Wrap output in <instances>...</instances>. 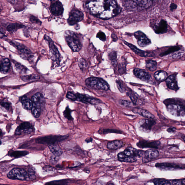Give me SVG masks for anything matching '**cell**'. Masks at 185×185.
<instances>
[{
    "label": "cell",
    "mask_w": 185,
    "mask_h": 185,
    "mask_svg": "<svg viewBox=\"0 0 185 185\" xmlns=\"http://www.w3.org/2000/svg\"><path fill=\"white\" fill-rule=\"evenodd\" d=\"M154 185H171L170 181L163 178L155 179L153 180Z\"/></svg>",
    "instance_id": "d590c367"
},
{
    "label": "cell",
    "mask_w": 185,
    "mask_h": 185,
    "mask_svg": "<svg viewBox=\"0 0 185 185\" xmlns=\"http://www.w3.org/2000/svg\"><path fill=\"white\" fill-rule=\"evenodd\" d=\"M68 183V180H61L48 182L45 185H66Z\"/></svg>",
    "instance_id": "f35d334b"
},
{
    "label": "cell",
    "mask_w": 185,
    "mask_h": 185,
    "mask_svg": "<svg viewBox=\"0 0 185 185\" xmlns=\"http://www.w3.org/2000/svg\"><path fill=\"white\" fill-rule=\"evenodd\" d=\"M66 97L68 99L75 101H77V96L76 94L73 93L72 92H67Z\"/></svg>",
    "instance_id": "bcb514c9"
},
{
    "label": "cell",
    "mask_w": 185,
    "mask_h": 185,
    "mask_svg": "<svg viewBox=\"0 0 185 185\" xmlns=\"http://www.w3.org/2000/svg\"><path fill=\"white\" fill-rule=\"evenodd\" d=\"M146 67L147 68L151 71H155L157 68V63L155 61L153 60H148L146 62Z\"/></svg>",
    "instance_id": "8d00e7d4"
},
{
    "label": "cell",
    "mask_w": 185,
    "mask_h": 185,
    "mask_svg": "<svg viewBox=\"0 0 185 185\" xmlns=\"http://www.w3.org/2000/svg\"><path fill=\"white\" fill-rule=\"evenodd\" d=\"M128 95L130 97L132 102L134 104H136L138 101V96H137V94L134 93V92L129 91L127 93Z\"/></svg>",
    "instance_id": "b9f144b4"
},
{
    "label": "cell",
    "mask_w": 185,
    "mask_h": 185,
    "mask_svg": "<svg viewBox=\"0 0 185 185\" xmlns=\"http://www.w3.org/2000/svg\"><path fill=\"white\" fill-rule=\"evenodd\" d=\"M30 20L31 22L35 24H39L41 23V22L39 20L35 17L33 16H31L30 17Z\"/></svg>",
    "instance_id": "db71d44e"
},
{
    "label": "cell",
    "mask_w": 185,
    "mask_h": 185,
    "mask_svg": "<svg viewBox=\"0 0 185 185\" xmlns=\"http://www.w3.org/2000/svg\"><path fill=\"white\" fill-rule=\"evenodd\" d=\"M28 172L29 175L32 176H35V171L32 168H29L28 170Z\"/></svg>",
    "instance_id": "11a10c76"
},
{
    "label": "cell",
    "mask_w": 185,
    "mask_h": 185,
    "mask_svg": "<svg viewBox=\"0 0 185 185\" xmlns=\"http://www.w3.org/2000/svg\"><path fill=\"white\" fill-rule=\"evenodd\" d=\"M2 134V131L0 129V135H1V134Z\"/></svg>",
    "instance_id": "be15d7a7"
},
{
    "label": "cell",
    "mask_w": 185,
    "mask_h": 185,
    "mask_svg": "<svg viewBox=\"0 0 185 185\" xmlns=\"http://www.w3.org/2000/svg\"><path fill=\"white\" fill-rule=\"evenodd\" d=\"M10 66V60L8 58H5L2 61L0 64V72L3 74H7Z\"/></svg>",
    "instance_id": "d4e9b609"
},
{
    "label": "cell",
    "mask_w": 185,
    "mask_h": 185,
    "mask_svg": "<svg viewBox=\"0 0 185 185\" xmlns=\"http://www.w3.org/2000/svg\"><path fill=\"white\" fill-rule=\"evenodd\" d=\"M184 52L182 51H180V52H176V53L174 54V55H172V57L173 58H181L183 56V55H184Z\"/></svg>",
    "instance_id": "f5cc1de1"
},
{
    "label": "cell",
    "mask_w": 185,
    "mask_h": 185,
    "mask_svg": "<svg viewBox=\"0 0 185 185\" xmlns=\"http://www.w3.org/2000/svg\"><path fill=\"white\" fill-rule=\"evenodd\" d=\"M117 158L120 161L128 163H134L137 161V159L126 155L123 152H120L117 155Z\"/></svg>",
    "instance_id": "cb8c5ba5"
},
{
    "label": "cell",
    "mask_w": 185,
    "mask_h": 185,
    "mask_svg": "<svg viewBox=\"0 0 185 185\" xmlns=\"http://www.w3.org/2000/svg\"><path fill=\"white\" fill-rule=\"evenodd\" d=\"M171 185H185V179H174L170 181Z\"/></svg>",
    "instance_id": "7bdbcfd3"
},
{
    "label": "cell",
    "mask_w": 185,
    "mask_h": 185,
    "mask_svg": "<svg viewBox=\"0 0 185 185\" xmlns=\"http://www.w3.org/2000/svg\"><path fill=\"white\" fill-rule=\"evenodd\" d=\"M24 26L23 24L17 23H12L8 25L7 27V30L9 32L14 33L16 32L18 29L24 28Z\"/></svg>",
    "instance_id": "1f68e13d"
},
{
    "label": "cell",
    "mask_w": 185,
    "mask_h": 185,
    "mask_svg": "<svg viewBox=\"0 0 185 185\" xmlns=\"http://www.w3.org/2000/svg\"><path fill=\"white\" fill-rule=\"evenodd\" d=\"M43 169L45 171L48 172H54L56 171V169H55L53 167L50 166H45L43 168Z\"/></svg>",
    "instance_id": "816d5d0a"
},
{
    "label": "cell",
    "mask_w": 185,
    "mask_h": 185,
    "mask_svg": "<svg viewBox=\"0 0 185 185\" xmlns=\"http://www.w3.org/2000/svg\"><path fill=\"white\" fill-rule=\"evenodd\" d=\"M133 111L134 113L141 115L146 118L151 119L154 118V116L152 113L145 109L140 108H134Z\"/></svg>",
    "instance_id": "603a6c76"
},
{
    "label": "cell",
    "mask_w": 185,
    "mask_h": 185,
    "mask_svg": "<svg viewBox=\"0 0 185 185\" xmlns=\"http://www.w3.org/2000/svg\"><path fill=\"white\" fill-rule=\"evenodd\" d=\"M177 6L176 4L174 3H171V5L170 6V10L172 11H174L175 10L176 8H177Z\"/></svg>",
    "instance_id": "9f6ffc18"
},
{
    "label": "cell",
    "mask_w": 185,
    "mask_h": 185,
    "mask_svg": "<svg viewBox=\"0 0 185 185\" xmlns=\"http://www.w3.org/2000/svg\"><path fill=\"white\" fill-rule=\"evenodd\" d=\"M167 22L165 20L162 19L158 23L154 25L153 29L155 32L158 34H163L167 32Z\"/></svg>",
    "instance_id": "d6986e66"
},
{
    "label": "cell",
    "mask_w": 185,
    "mask_h": 185,
    "mask_svg": "<svg viewBox=\"0 0 185 185\" xmlns=\"http://www.w3.org/2000/svg\"><path fill=\"white\" fill-rule=\"evenodd\" d=\"M86 6L92 14L103 19L113 17L121 10L117 2L113 0L90 1Z\"/></svg>",
    "instance_id": "6da1fadb"
},
{
    "label": "cell",
    "mask_w": 185,
    "mask_h": 185,
    "mask_svg": "<svg viewBox=\"0 0 185 185\" xmlns=\"http://www.w3.org/2000/svg\"><path fill=\"white\" fill-rule=\"evenodd\" d=\"M97 37L102 41H105L106 40L105 35V34L104 33L102 32V31H100V32H99L97 33Z\"/></svg>",
    "instance_id": "681fc988"
},
{
    "label": "cell",
    "mask_w": 185,
    "mask_h": 185,
    "mask_svg": "<svg viewBox=\"0 0 185 185\" xmlns=\"http://www.w3.org/2000/svg\"><path fill=\"white\" fill-rule=\"evenodd\" d=\"M45 39H47V41L49 42V47L50 49L51 50V51L54 55V56L58 60H59L60 58V54L59 52L58 51L56 46L55 45L53 41L51 40V39H50L48 37H45Z\"/></svg>",
    "instance_id": "4316f807"
},
{
    "label": "cell",
    "mask_w": 185,
    "mask_h": 185,
    "mask_svg": "<svg viewBox=\"0 0 185 185\" xmlns=\"http://www.w3.org/2000/svg\"><path fill=\"white\" fill-rule=\"evenodd\" d=\"M123 142L121 141L115 140L109 142L107 144V147L111 150H116L121 148L123 146Z\"/></svg>",
    "instance_id": "83f0119b"
},
{
    "label": "cell",
    "mask_w": 185,
    "mask_h": 185,
    "mask_svg": "<svg viewBox=\"0 0 185 185\" xmlns=\"http://www.w3.org/2000/svg\"><path fill=\"white\" fill-rule=\"evenodd\" d=\"M79 66L81 69H84L87 68L88 65L85 61L83 59H81L79 60Z\"/></svg>",
    "instance_id": "c3c4849f"
},
{
    "label": "cell",
    "mask_w": 185,
    "mask_h": 185,
    "mask_svg": "<svg viewBox=\"0 0 185 185\" xmlns=\"http://www.w3.org/2000/svg\"><path fill=\"white\" fill-rule=\"evenodd\" d=\"M167 105V110L171 114L177 117H184L185 114L184 102L179 100H170Z\"/></svg>",
    "instance_id": "3957f363"
},
{
    "label": "cell",
    "mask_w": 185,
    "mask_h": 185,
    "mask_svg": "<svg viewBox=\"0 0 185 185\" xmlns=\"http://www.w3.org/2000/svg\"><path fill=\"white\" fill-rule=\"evenodd\" d=\"M1 141L0 140V145H1Z\"/></svg>",
    "instance_id": "03108f58"
},
{
    "label": "cell",
    "mask_w": 185,
    "mask_h": 185,
    "mask_svg": "<svg viewBox=\"0 0 185 185\" xmlns=\"http://www.w3.org/2000/svg\"><path fill=\"white\" fill-rule=\"evenodd\" d=\"M117 87H118L120 91L121 92H124L125 91L126 88L123 83H122V81L118 80L117 81Z\"/></svg>",
    "instance_id": "f6af8a7d"
},
{
    "label": "cell",
    "mask_w": 185,
    "mask_h": 185,
    "mask_svg": "<svg viewBox=\"0 0 185 185\" xmlns=\"http://www.w3.org/2000/svg\"><path fill=\"white\" fill-rule=\"evenodd\" d=\"M152 4L153 1H124V6L129 10L147 9Z\"/></svg>",
    "instance_id": "8992f818"
},
{
    "label": "cell",
    "mask_w": 185,
    "mask_h": 185,
    "mask_svg": "<svg viewBox=\"0 0 185 185\" xmlns=\"http://www.w3.org/2000/svg\"><path fill=\"white\" fill-rule=\"evenodd\" d=\"M71 109H69L68 106H67L64 111V115L65 117L69 121L72 120L73 119L72 117L71 116Z\"/></svg>",
    "instance_id": "60d3db41"
},
{
    "label": "cell",
    "mask_w": 185,
    "mask_h": 185,
    "mask_svg": "<svg viewBox=\"0 0 185 185\" xmlns=\"http://www.w3.org/2000/svg\"><path fill=\"white\" fill-rule=\"evenodd\" d=\"M112 36L113 39V40H114L115 41H116L117 39V37L116 35H113Z\"/></svg>",
    "instance_id": "94428289"
},
{
    "label": "cell",
    "mask_w": 185,
    "mask_h": 185,
    "mask_svg": "<svg viewBox=\"0 0 185 185\" xmlns=\"http://www.w3.org/2000/svg\"><path fill=\"white\" fill-rule=\"evenodd\" d=\"M21 102L22 103L23 108L26 110H30L32 108L33 103L32 101L26 96H23L21 98Z\"/></svg>",
    "instance_id": "f1b7e54d"
},
{
    "label": "cell",
    "mask_w": 185,
    "mask_h": 185,
    "mask_svg": "<svg viewBox=\"0 0 185 185\" xmlns=\"http://www.w3.org/2000/svg\"><path fill=\"white\" fill-rule=\"evenodd\" d=\"M160 143L159 142H138L137 145L140 148H150L156 149L158 148Z\"/></svg>",
    "instance_id": "484cf974"
},
{
    "label": "cell",
    "mask_w": 185,
    "mask_h": 185,
    "mask_svg": "<svg viewBox=\"0 0 185 185\" xmlns=\"http://www.w3.org/2000/svg\"><path fill=\"white\" fill-rule=\"evenodd\" d=\"M155 166L161 170H176L184 169L185 165L170 163H160L155 164Z\"/></svg>",
    "instance_id": "9c48e42d"
},
{
    "label": "cell",
    "mask_w": 185,
    "mask_h": 185,
    "mask_svg": "<svg viewBox=\"0 0 185 185\" xmlns=\"http://www.w3.org/2000/svg\"><path fill=\"white\" fill-rule=\"evenodd\" d=\"M124 43L126 45L129 46L132 51L139 56L142 57H151L154 56V54L153 52L142 51V50L138 49L135 46L132 45L131 43H128L125 41H124Z\"/></svg>",
    "instance_id": "e0dca14e"
},
{
    "label": "cell",
    "mask_w": 185,
    "mask_h": 185,
    "mask_svg": "<svg viewBox=\"0 0 185 185\" xmlns=\"http://www.w3.org/2000/svg\"><path fill=\"white\" fill-rule=\"evenodd\" d=\"M92 138H88L85 140V142L87 143L91 142L92 141Z\"/></svg>",
    "instance_id": "91938a15"
},
{
    "label": "cell",
    "mask_w": 185,
    "mask_h": 185,
    "mask_svg": "<svg viewBox=\"0 0 185 185\" xmlns=\"http://www.w3.org/2000/svg\"><path fill=\"white\" fill-rule=\"evenodd\" d=\"M154 77L157 81L162 82L166 80L168 77V74L166 72L163 71H158L155 72Z\"/></svg>",
    "instance_id": "f546056e"
},
{
    "label": "cell",
    "mask_w": 185,
    "mask_h": 185,
    "mask_svg": "<svg viewBox=\"0 0 185 185\" xmlns=\"http://www.w3.org/2000/svg\"><path fill=\"white\" fill-rule=\"evenodd\" d=\"M6 37V35L5 32L2 29L0 28V37L3 38Z\"/></svg>",
    "instance_id": "680465c9"
},
{
    "label": "cell",
    "mask_w": 185,
    "mask_h": 185,
    "mask_svg": "<svg viewBox=\"0 0 185 185\" xmlns=\"http://www.w3.org/2000/svg\"><path fill=\"white\" fill-rule=\"evenodd\" d=\"M15 68L17 70L21 72H26L27 70L26 67L20 64H17L15 65Z\"/></svg>",
    "instance_id": "ee69618b"
},
{
    "label": "cell",
    "mask_w": 185,
    "mask_h": 185,
    "mask_svg": "<svg viewBox=\"0 0 185 185\" xmlns=\"http://www.w3.org/2000/svg\"><path fill=\"white\" fill-rule=\"evenodd\" d=\"M109 60L113 66H116L117 64V56L116 52L112 51L110 52L109 55Z\"/></svg>",
    "instance_id": "ab89813d"
},
{
    "label": "cell",
    "mask_w": 185,
    "mask_h": 185,
    "mask_svg": "<svg viewBox=\"0 0 185 185\" xmlns=\"http://www.w3.org/2000/svg\"><path fill=\"white\" fill-rule=\"evenodd\" d=\"M50 10L51 13L54 15L59 16L62 15L64 9L61 3L58 1L52 3L50 7Z\"/></svg>",
    "instance_id": "ac0fdd59"
},
{
    "label": "cell",
    "mask_w": 185,
    "mask_h": 185,
    "mask_svg": "<svg viewBox=\"0 0 185 185\" xmlns=\"http://www.w3.org/2000/svg\"><path fill=\"white\" fill-rule=\"evenodd\" d=\"M7 176L10 179L21 180H32L36 178V176H30L28 172L20 168H14L7 174Z\"/></svg>",
    "instance_id": "277c9868"
},
{
    "label": "cell",
    "mask_w": 185,
    "mask_h": 185,
    "mask_svg": "<svg viewBox=\"0 0 185 185\" xmlns=\"http://www.w3.org/2000/svg\"><path fill=\"white\" fill-rule=\"evenodd\" d=\"M119 103L121 105L125 107H131L132 105V103L127 100H121L119 101Z\"/></svg>",
    "instance_id": "7dc6e473"
},
{
    "label": "cell",
    "mask_w": 185,
    "mask_h": 185,
    "mask_svg": "<svg viewBox=\"0 0 185 185\" xmlns=\"http://www.w3.org/2000/svg\"><path fill=\"white\" fill-rule=\"evenodd\" d=\"M32 103L31 113L35 118H38L41 115L42 108L45 105V104L39 102Z\"/></svg>",
    "instance_id": "7402d4cb"
},
{
    "label": "cell",
    "mask_w": 185,
    "mask_h": 185,
    "mask_svg": "<svg viewBox=\"0 0 185 185\" xmlns=\"http://www.w3.org/2000/svg\"><path fill=\"white\" fill-rule=\"evenodd\" d=\"M134 36L137 40L138 45L140 47H146L151 43L150 40L142 31H136L134 33Z\"/></svg>",
    "instance_id": "30bf717a"
},
{
    "label": "cell",
    "mask_w": 185,
    "mask_h": 185,
    "mask_svg": "<svg viewBox=\"0 0 185 185\" xmlns=\"http://www.w3.org/2000/svg\"><path fill=\"white\" fill-rule=\"evenodd\" d=\"M134 73L136 77L147 83L150 82L152 77L149 73L144 69L136 68L134 69Z\"/></svg>",
    "instance_id": "5bb4252c"
},
{
    "label": "cell",
    "mask_w": 185,
    "mask_h": 185,
    "mask_svg": "<svg viewBox=\"0 0 185 185\" xmlns=\"http://www.w3.org/2000/svg\"><path fill=\"white\" fill-rule=\"evenodd\" d=\"M50 151L55 156L59 157L63 153V151L60 147L56 145H50L49 146Z\"/></svg>",
    "instance_id": "4dcf8cb0"
},
{
    "label": "cell",
    "mask_w": 185,
    "mask_h": 185,
    "mask_svg": "<svg viewBox=\"0 0 185 185\" xmlns=\"http://www.w3.org/2000/svg\"><path fill=\"white\" fill-rule=\"evenodd\" d=\"M39 79L38 75L36 74H31L28 75L23 76L22 77L23 81L26 82L37 80Z\"/></svg>",
    "instance_id": "836d02e7"
},
{
    "label": "cell",
    "mask_w": 185,
    "mask_h": 185,
    "mask_svg": "<svg viewBox=\"0 0 185 185\" xmlns=\"http://www.w3.org/2000/svg\"><path fill=\"white\" fill-rule=\"evenodd\" d=\"M32 102H39L45 103V99L43 94L39 92L35 93L31 98Z\"/></svg>",
    "instance_id": "e575fe53"
},
{
    "label": "cell",
    "mask_w": 185,
    "mask_h": 185,
    "mask_svg": "<svg viewBox=\"0 0 185 185\" xmlns=\"http://www.w3.org/2000/svg\"><path fill=\"white\" fill-rule=\"evenodd\" d=\"M83 18L82 12L78 10L73 9L69 14L68 23L69 25L72 26L83 20Z\"/></svg>",
    "instance_id": "ba28073f"
},
{
    "label": "cell",
    "mask_w": 185,
    "mask_h": 185,
    "mask_svg": "<svg viewBox=\"0 0 185 185\" xmlns=\"http://www.w3.org/2000/svg\"><path fill=\"white\" fill-rule=\"evenodd\" d=\"M155 123V121L153 120L142 119L139 121L138 127L141 131L148 132L151 131Z\"/></svg>",
    "instance_id": "9a60e30c"
},
{
    "label": "cell",
    "mask_w": 185,
    "mask_h": 185,
    "mask_svg": "<svg viewBox=\"0 0 185 185\" xmlns=\"http://www.w3.org/2000/svg\"><path fill=\"white\" fill-rule=\"evenodd\" d=\"M123 152L127 156L135 158H136L137 157H142L144 153L143 151L138 150L132 147H129L126 148Z\"/></svg>",
    "instance_id": "ffe728a7"
},
{
    "label": "cell",
    "mask_w": 185,
    "mask_h": 185,
    "mask_svg": "<svg viewBox=\"0 0 185 185\" xmlns=\"http://www.w3.org/2000/svg\"><path fill=\"white\" fill-rule=\"evenodd\" d=\"M12 43L14 44L18 51L20 53L21 56L23 58H26V59H29L32 56V53L28 48L20 43L16 42H12Z\"/></svg>",
    "instance_id": "2e32d148"
},
{
    "label": "cell",
    "mask_w": 185,
    "mask_h": 185,
    "mask_svg": "<svg viewBox=\"0 0 185 185\" xmlns=\"http://www.w3.org/2000/svg\"><path fill=\"white\" fill-rule=\"evenodd\" d=\"M28 154L27 151H12L9 152L10 156L17 158L24 156Z\"/></svg>",
    "instance_id": "d6a6232c"
},
{
    "label": "cell",
    "mask_w": 185,
    "mask_h": 185,
    "mask_svg": "<svg viewBox=\"0 0 185 185\" xmlns=\"http://www.w3.org/2000/svg\"><path fill=\"white\" fill-rule=\"evenodd\" d=\"M64 36L68 45L73 51H79L81 49L82 44L78 35L76 33L67 31L65 32Z\"/></svg>",
    "instance_id": "7a4b0ae2"
},
{
    "label": "cell",
    "mask_w": 185,
    "mask_h": 185,
    "mask_svg": "<svg viewBox=\"0 0 185 185\" xmlns=\"http://www.w3.org/2000/svg\"><path fill=\"white\" fill-rule=\"evenodd\" d=\"M180 50V47H179V46H173V47H170L169 49L166 50V51H165V52H163L162 53H161L160 55V56L161 57H162L165 56H166L167 55L170 54V53H172V52L177 51H178V50Z\"/></svg>",
    "instance_id": "74e56055"
},
{
    "label": "cell",
    "mask_w": 185,
    "mask_h": 185,
    "mask_svg": "<svg viewBox=\"0 0 185 185\" xmlns=\"http://www.w3.org/2000/svg\"><path fill=\"white\" fill-rule=\"evenodd\" d=\"M176 129L175 127H170L167 130V131L170 133H173L176 131Z\"/></svg>",
    "instance_id": "6f0895ef"
},
{
    "label": "cell",
    "mask_w": 185,
    "mask_h": 185,
    "mask_svg": "<svg viewBox=\"0 0 185 185\" xmlns=\"http://www.w3.org/2000/svg\"><path fill=\"white\" fill-rule=\"evenodd\" d=\"M68 137L66 136L50 135L37 138L36 142L39 144L55 145L56 143L66 139Z\"/></svg>",
    "instance_id": "52a82bcc"
},
{
    "label": "cell",
    "mask_w": 185,
    "mask_h": 185,
    "mask_svg": "<svg viewBox=\"0 0 185 185\" xmlns=\"http://www.w3.org/2000/svg\"><path fill=\"white\" fill-rule=\"evenodd\" d=\"M159 156V153L156 149H149L144 152L142 157V161L143 163H148L157 159Z\"/></svg>",
    "instance_id": "8fae6325"
},
{
    "label": "cell",
    "mask_w": 185,
    "mask_h": 185,
    "mask_svg": "<svg viewBox=\"0 0 185 185\" xmlns=\"http://www.w3.org/2000/svg\"><path fill=\"white\" fill-rule=\"evenodd\" d=\"M85 83L89 87L94 89L108 90L110 89L109 84L100 78L91 77L85 80Z\"/></svg>",
    "instance_id": "5b68a950"
},
{
    "label": "cell",
    "mask_w": 185,
    "mask_h": 185,
    "mask_svg": "<svg viewBox=\"0 0 185 185\" xmlns=\"http://www.w3.org/2000/svg\"><path fill=\"white\" fill-rule=\"evenodd\" d=\"M166 82L167 87L169 89L175 91L179 89L178 85L177 78L175 75H171L168 77L166 80Z\"/></svg>",
    "instance_id": "44dd1931"
},
{
    "label": "cell",
    "mask_w": 185,
    "mask_h": 185,
    "mask_svg": "<svg viewBox=\"0 0 185 185\" xmlns=\"http://www.w3.org/2000/svg\"><path fill=\"white\" fill-rule=\"evenodd\" d=\"M77 101L85 104L91 105H97L101 103V101L97 98L92 97L86 94L80 93L76 94Z\"/></svg>",
    "instance_id": "7c38bea8"
},
{
    "label": "cell",
    "mask_w": 185,
    "mask_h": 185,
    "mask_svg": "<svg viewBox=\"0 0 185 185\" xmlns=\"http://www.w3.org/2000/svg\"><path fill=\"white\" fill-rule=\"evenodd\" d=\"M32 125L28 122H24L21 124L17 128L15 131L16 135H21L23 134H29L33 131Z\"/></svg>",
    "instance_id": "4fadbf2b"
},
{
    "label": "cell",
    "mask_w": 185,
    "mask_h": 185,
    "mask_svg": "<svg viewBox=\"0 0 185 185\" xmlns=\"http://www.w3.org/2000/svg\"><path fill=\"white\" fill-rule=\"evenodd\" d=\"M107 185H115L112 183H109Z\"/></svg>",
    "instance_id": "6125c7cd"
},
{
    "label": "cell",
    "mask_w": 185,
    "mask_h": 185,
    "mask_svg": "<svg viewBox=\"0 0 185 185\" xmlns=\"http://www.w3.org/2000/svg\"><path fill=\"white\" fill-rule=\"evenodd\" d=\"M0 104L4 108H5L7 110L9 109L10 106V104L9 102L6 101H2L0 102Z\"/></svg>",
    "instance_id": "f907efd6"
},
{
    "label": "cell",
    "mask_w": 185,
    "mask_h": 185,
    "mask_svg": "<svg viewBox=\"0 0 185 185\" xmlns=\"http://www.w3.org/2000/svg\"><path fill=\"white\" fill-rule=\"evenodd\" d=\"M2 12V10L1 8H0V14H1V12Z\"/></svg>",
    "instance_id": "e7e4bbea"
}]
</instances>
